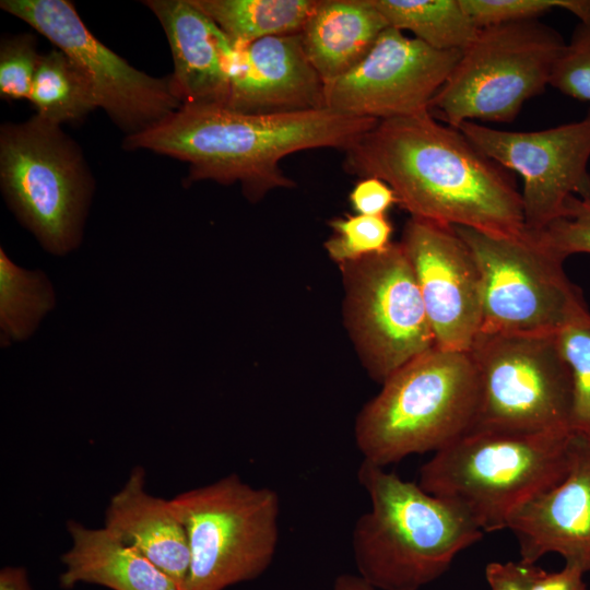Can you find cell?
Returning <instances> with one entry per match:
<instances>
[{"instance_id":"obj_31","label":"cell","mask_w":590,"mask_h":590,"mask_svg":"<svg viewBox=\"0 0 590 590\" xmlns=\"http://www.w3.org/2000/svg\"><path fill=\"white\" fill-rule=\"evenodd\" d=\"M40 55L28 34L2 40L0 49V94L7 99L30 98Z\"/></svg>"},{"instance_id":"obj_14","label":"cell","mask_w":590,"mask_h":590,"mask_svg":"<svg viewBox=\"0 0 590 590\" xmlns=\"http://www.w3.org/2000/svg\"><path fill=\"white\" fill-rule=\"evenodd\" d=\"M460 56L387 27L357 64L324 87L326 107L378 121L429 111Z\"/></svg>"},{"instance_id":"obj_12","label":"cell","mask_w":590,"mask_h":590,"mask_svg":"<svg viewBox=\"0 0 590 590\" xmlns=\"http://www.w3.org/2000/svg\"><path fill=\"white\" fill-rule=\"evenodd\" d=\"M21 19L63 51L82 71L98 107L128 132L145 131L182 106L172 79L153 78L101 43L67 0H2Z\"/></svg>"},{"instance_id":"obj_21","label":"cell","mask_w":590,"mask_h":590,"mask_svg":"<svg viewBox=\"0 0 590 590\" xmlns=\"http://www.w3.org/2000/svg\"><path fill=\"white\" fill-rule=\"evenodd\" d=\"M67 530L71 546L61 556V587L68 589L84 582L111 590H178L153 563L105 528L91 529L70 520Z\"/></svg>"},{"instance_id":"obj_26","label":"cell","mask_w":590,"mask_h":590,"mask_svg":"<svg viewBox=\"0 0 590 590\" xmlns=\"http://www.w3.org/2000/svg\"><path fill=\"white\" fill-rule=\"evenodd\" d=\"M333 235L324 248L337 264L357 261L391 245L392 225L386 215H346L330 222Z\"/></svg>"},{"instance_id":"obj_5","label":"cell","mask_w":590,"mask_h":590,"mask_svg":"<svg viewBox=\"0 0 590 590\" xmlns=\"http://www.w3.org/2000/svg\"><path fill=\"white\" fill-rule=\"evenodd\" d=\"M480 382L469 352L432 347L391 374L358 413L354 438L363 460L386 468L437 452L474 424Z\"/></svg>"},{"instance_id":"obj_25","label":"cell","mask_w":590,"mask_h":590,"mask_svg":"<svg viewBox=\"0 0 590 590\" xmlns=\"http://www.w3.org/2000/svg\"><path fill=\"white\" fill-rule=\"evenodd\" d=\"M28 101L40 118L60 126L98 107L90 82L60 49L40 55Z\"/></svg>"},{"instance_id":"obj_28","label":"cell","mask_w":590,"mask_h":590,"mask_svg":"<svg viewBox=\"0 0 590 590\" xmlns=\"http://www.w3.org/2000/svg\"><path fill=\"white\" fill-rule=\"evenodd\" d=\"M461 4L480 28L539 20L555 9L570 12L579 22L590 21V0H461Z\"/></svg>"},{"instance_id":"obj_4","label":"cell","mask_w":590,"mask_h":590,"mask_svg":"<svg viewBox=\"0 0 590 590\" xmlns=\"http://www.w3.org/2000/svg\"><path fill=\"white\" fill-rule=\"evenodd\" d=\"M574 445L570 430H472L435 452L421 467L418 484L483 532L504 530L517 509L566 476Z\"/></svg>"},{"instance_id":"obj_15","label":"cell","mask_w":590,"mask_h":590,"mask_svg":"<svg viewBox=\"0 0 590 590\" xmlns=\"http://www.w3.org/2000/svg\"><path fill=\"white\" fill-rule=\"evenodd\" d=\"M421 291L435 346L469 352L481 332L483 282L453 226L411 217L399 241Z\"/></svg>"},{"instance_id":"obj_22","label":"cell","mask_w":590,"mask_h":590,"mask_svg":"<svg viewBox=\"0 0 590 590\" xmlns=\"http://www.w3.org/2000/svg\"><path fill=\"white\" fill-rule=\"evenodd\" d=\"M236 45L299 34L318 0H193Z\"/></svg>"},{"instance_id":"obj_16","label":"cell","mask_w":590,"mask_h":590,"mask_svg":"<svg viewBox=\"0 0 590 590\" xmlns=\"http://www.w3.org/2000/svg\"><path fill=\"white\" fill-rule=\"evenodd\" d=\"M228 92L222 106L247 114H283L326 107L324 84L299 34L233 44Z\"/></svg>"},{"instance_id":"obj_2","label":"cell","mask_w":590,"mask_h":590,"mask_svg":"<svg viewBox=\"0 0 590 590\" xmlns=\"http://www.w3.org/2000/svg\"><path fill=\"white\" fill-rule=\"evenodd\" d=\"M378 120L321 108L247 114L222 105H182L154 127L128 135V149H146L185 161L190 179L239 182L250 201L292 188L280 162L298 151L347 149Z\"/></svg>"},{"instance_id":"obj_23","label":"cell","mask_w":590,"mask_h":590,"mask_svg":"<svg viewBox=\"0 0 590 590\" xmlns=\"http://www.w3.org/2000/svg\"><path fill=\"white\" fill-rule=\"evenodd\" d=\"M389 27L409 31L438 50L462 51L480 27L461 0H370Z\"/></svg>"},{"instance_id":"obj_24","label":"cell","mask_w":590,"mask_h":590,"mask_svg":"<svg viewBox=\"0 0 590 590\" xmlns=\"http://www.w3.org/2000/svg\"><path fill=\"white\" fill-rule=\"evenodd\" d=\"M54 288L40 270L15 264L0 250L1 346L30 338L44 316L55 306Z\"/></svg>"},{"instance_id":"obj_9","label":"cell","mask_w":590,"mask_h":590,"mask_svg":"<svg viewBox=\"0 0 590 590\" xmlns=\"http://www.w3.org/2000/svg\"><path fill=\"white\" fill-rule=\"evenodd\" d=\"M469 353L480 382L470 432H573V379L557 333L480 332Z\"/></svg>"},{"instance_id":"obj_19","label":"cell","mask_w":590,"mask_h":590,"mask_svg":"<svg viewBox=\"0 0 590 590\" xmlns=\"http://www.w3.org/2000/svg\"><path fill=\"white\" fill-rule=\"evenodd\" d=\"M145 483L144 468L134 467L109 499L104 528L153 563L178 590H184L190 568L186 530L169 499L148 493Z\"/></svg>"},{"instance_id":"obj_30","label":"cell","mask_w":590,"mask_h":590,"mask_svg":"<svg viewBox=\"0 0 590 590\" xmlns=\"http://www.w3.org/2000/svg\"><path fill=\"white\" fill-rule=\"evenodd\" d=\"M533 232L563 261L575 253H590V199L570 197L562 217Z\"/></svg>"},{"instance_id":"obj_17","label":"cell","mask_w":590,"mask_h":590,"mask_svg":"<svg viewBox=\"0 0 590 590\" xmlns=\"http://www.w3.org/2000/svg\"><path fill=\"white\" fill-rule=\"evenodd\" d=\"M507 529L529 564L548 553L565 564L590 571V438L575 433L574 455L566 476L517 509Z\"/></svg>"},{"instance_id":"obj_33","label":"cell","mask_w":590,"mask_h":590,"mask_svg":"<svg viewBox=\"0 0 590 590\" xmlns=\"http://www.w3.org/2000/svg\"><path fill=\"white\" fill-rule=\"evenodd\" d=\"M536 566L519 562L489 563L485 577L492 590H530Z\"/></svg>"},{"instance_id":"obj_29","label":"cell","mask_w":590,"mask_h":590,"mask_svg":"<svg viewBox=\"0 0 590 590\" xmlns=\"http://www.w3.org/2000/svg\"><path fill=\"white\" fill-rule=\"evenodd\" d=\"M550 85L560 93L590 102V21L579 22L558 57Z\"/></svg>"},{"instance_id":"obj_20","label":"cell","mask_w":590,"mask_h":590,"mask_svg":"<svg viewBox=\"0 0 590 590\" xmlns=\"http://www.w3.org/2000/svg\"><path fill=\"white\" fill-rule=\"evenodd\" d=\"M387 27L370 0H318L299 35L326 87L357 64Z\"/></svg>"},{"instance_id":"obj_1","label":"cell","mask_w":590,"mask_h":590,"mask_svg":"<svg viewBox=\"0 0 590 590\" xmlns=\"http://www.w3.org/2000/svg\"><path fill=\"white\" fill-rule=\"evenodd\" d=\"M344 153L346 173L387 182L411 217L495 236L526 229L512 173L429 111L380 120Z\"/></svg>"},{"instance_id":"obj_35","label":"cell","mask_w":590,"mask_h":590,"mask_svg":"<svg viewBox=\"0 0 590 590\" xmlns=\"http://www.w3.org/2000/svg\"><path fill=\"white\" fill-rule=\"evenodd\" d=\"M0 590H33L25 568L8 566L0 571Z\"/></svg>"},{"instance_id":"obj_27","label":"cell","mask_w":590,"mask_h":590,"mask_svg":"<svg viewBox=\"0 0 590 590\" xmlns=\"http://www.w3.org/2000/svg\"><path fill=\"white\" fill-rule=\"evenodd\" d=\"M573 379L571 430L590 438V311L557 333Z\"/></svg>"},{"instance_id":"obj_6","label":"cell","mask_w":590,"mask_h":590,"mask_svg":"<svg viewBox=\"0 0 590 590\" xmlns=\"http://www.w3.org/2000/svg\"><path fill=\"white\" fill-rule=\"evenodd\" d=\"M566 42L539 20L481 27L432 99L429 114L458 128L467 121L511 122L550 85Z\"/></svg>"},{"instance_id":"obj_18","label":"cell","mask_w":590,"mask_h":590,"mask_svg":"<svg viewBox=\"0 0 590 590\" xmlns=\"http://www.w3.org/2000/svg\"><path fill=\"white\" fill-rule=\"evenodd\" d=\"M144 3L166 34L174 60L172 84L182 105H223L233 43L193 0Z\"/></svg>"},{"instance_id":"obj_7","label":"cell","mask_w":590,"mask_h":590,"mask_svg":"<svg viewBox=\"0 0 590 590\" xmlns=\"http://www.w3.org/2000/svg\"><path fill=\"white\" fill-rule=\"evenodd\" d=\"M169 503L190 550L184 590H224L269 568L280 535V497L274 489L229 474Z\"/></svg>"},{"instance_id":"obj_11","label":"cell","mask_w":590,"mask_h":590,"mask_svg":"<svg viewBox=\"0 0 590 590\" xmlns=\"http://www.w3.org/2000/svg\"><path fill=\"white\" fill-rule=\"evenodd\" d=\"M339 267L346 326L373 379L382 384L435 346L414 271L400 243Z\"/></svg>"},{"instance_id":"obj_8","label":"cell","mask_w":590,"mask_h":590,"mask_svg":"<svg viewBox=\"0 0 590 590\" xmlns=\"http://www.w3.org/2000/svg\"><path fill=\"white\" fill-rule=\"evenodd\" d=\"M0 182L9 206L46 251L62 256L79 246L93 184L58 125L37 115L3 125Z\"/></svg>"},{"instance_id":"obj_34","label":"cell","mask_w":590,"mask_h":590,"mask_svg":"<svg viewBox=\"0 0 590 590\" xmlns=\"http://www.w3.org/2000/svg\"><path fill=\"white\" fill-rule=\"evenodd\" d=\"M583 575L580 568L568 564L556 573L536 566L530 590H588Z\"/></svg>"},{"instance_id":"obj_32","label":"cell","mask_w":590,"mask_h":590,"mask_svg":"<svg viewBox=\"0 0 590 590\" xmlns=\"http://www.w3.org/2000/svg\"><path fill=\"white\" fill-rule=\"evenodd\" d=\"M350 202L356 214L386 215L387 211L398 204L392 188L376 177L361 178L350 193Z\"/></svg>"},{"instance_id":"obj_3","label":"cell","mask_w":590,"mask_h":590,"mask_svg":"<svg viewBox=\"0 0 590 590\" xmlns=\"http://www.w3.org/2000/svg\"><path fill=\"white\" fill-rule=\"evenodd\" d=\"M357 480L370 508L354 524L353 556L357 575L377 590H418L483 538L464 511L418 483L366 460Z\"/></svg>"},{"instance_id":"obj_10","label":"cell","mask_w":590,"mask_h":590,"mask_svg":"<svg viewBox=\"0 0 590 590\" xmlns=\"http://www.w3.org/2000/svg\"><path fill=\"white\" fill-rule=\"evenodd\" d=\"M470 248L483 282L485 333H558L590 310L564 261L524 229L495 236L453 226Z\"/></svg>"},{"instance_id":"obj_36","label":"cell","mask_w":590,"mask_h":590,"mask_svg":"<svg viewBox=\"0 0 590 590\" xmlns=\"http://www.w3.org/2000/svg\"><path fill=\"white\" fill-rule=\"evenodd\" d=\"M333 590H377L357 574H341L333 583Z\"/></svg>"},{"instance_id":"obj_13","label":"cell","mask_w":590,"mask_h":590,"mask_svg":"<svg viewBox=\"0 0 590 590\" xmlns=\"http://www.w3.org/2000/svg\"><path fill=\"white\" fill-rule=\"evenodd\" d=\"M458 129L483 154L523 181L524 227L540 231L562 217L567 200L590 199V108L577 121L540 131H507L479 122Z\"/></svg>"}]
</instances>
